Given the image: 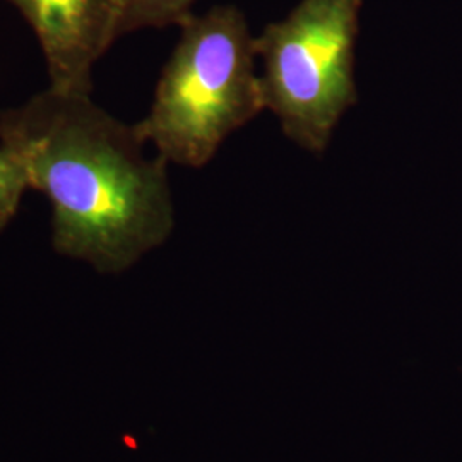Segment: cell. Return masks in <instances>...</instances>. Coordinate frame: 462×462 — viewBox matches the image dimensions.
<instances>
[{"mask_svg": "<svg viewBox=\"0 0 462 462\" xmlns=\"http://www.w3.org/2000/svg\"><path fill=\"white\" fill-rule=\"evenodd\" d=\"M32 26L50 88L91 95L93 69L120 38L124 0H5Z\"/></svg>", "mask_w": 462, "mask_h": 462, "instance_id": "277c9868", "label": "cell"}, {"mask_svg": "<svg viewBox=\"0 0 462 462\" xmlns=\"http://www.w3.org/2000/svg\"><path fill=\"white\" fill-rule=\"evenodd\" d=\"M364 0H300L255 34L265 112L297 148L320 156L358 105L356 47Z\"/></svg>", "mask_w": 462, "mask_h": 462, "instance_id": "3957f363", "label": "cell"}, {"mask_svg": "<svg viewBox=\"0 0 462 462\" xmlns=\"http://www.w3.org/2000/svg\"><path fill=\"white\" fill-rule=\"evenodd\" d=\"M198 0H124L120 36L141 30L180 26L194 14Z\"/></svg>", "mask_w": 462, "mask_h": 462, "instance_id": "5b68a950", "label": "cell"}, {"mask_svg": "<svg viewBox=\"0 0 462 462\" xmlns=\"http://www.w3.org/2000/svg\"><path fill=\"white\" fill-rule=\"evenodd\" d=\"M0 146L51 206V245L103 274L133 267L175 228L168 162L91 95L49 88L0 114Z\"/></svg>", "mask_w": 462, "mask_h": 462, "instance_id": "6da1fadb", "label": "cell"}, {"mask_svg": "<svg viewBox=\"0 0 462 462\" xmlns=\"http://www.w3.org/2000/svg\"><path fill=\"white\" fill-rule=\"evenodd\" d=\"M137 131L168 163L202 168L265 112L255 34L236 5L185 19Z\"/></svg>", "mask_w": 462, "mask_h": 462, "instance_id": "7a4b0ae2", "label": "cell"}, {"mask_svg": "<svg viewBox=\"0 0 462 462\" xmlns=\"http://www.w3.org/2000/svg\"><path fill=\"white\" fill-rule=\"evenodd\" d=\"M30 179L23 163L4 146H0V233L14 219Z\"/></svg>", "mask_w": 462, "mask_h": 462, "instance_id": "8992f818", "label": "cell"}]
</instances>
